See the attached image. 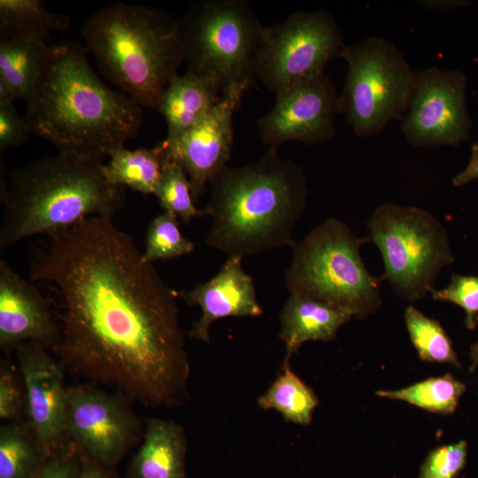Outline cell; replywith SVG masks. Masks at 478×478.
<instances>
[{
  "mask_svg": "<svg viewBox=\"0 0 478 478\" xmlns=\"http://www.w3.org/2000/svg\"><path fill=\"white\" fill-rule=\"evenodd\" d=\"M49 237L33 254L30 278L58 296L60 338L51 351L61 363L146 406L185 403L190 365L178 292L133 237L107 217Z\"/></svg>",
  "mask_w": 478,
  "mask_h": 478,
  "instance_id": "cell-1",
  "label": "cell"
},
{
  "mask_svg": "<svg viewBox=\"0 0 478 478\" xmlns=\"http://www.w3.org/2000/svg\"><path fill=\"white\" fill-rule=\"evenodd\" d=\"M76 42L50 46L38 82L26 101L30 133L60 154L102 162L134 138L143 122L142 106L106 86Z\"/></svg>",
  "mask_w": 478,
  "mask_h": 478,
  "instance_id": "cell-2",
  "label": "cell"
},
{
  "mask_svg": "<svg viewBox=\"0 0 478 478\" xmlns=\"http://www.w3.org/2000/svg\"><path fill=\"white\" fill-rule=\"evenodd\" d=\"M206 244L243 258L296 243L294 227L307 201L303 169L277 148L257 161L221 170L210 182Z\"/></svg>",
  "mask_w": 478,
  "mask_h": 478,
  "instance_id": "cell-3",
  "label": "cell"
},
{
  "mask_svg": "<svg viewBox=\"0 0 478 478\" xmlns=\"http://www.w3.org/2000/svg\"><path fill=\"white\" fill-rule=\"evenodd\" d=\"M104 163L58 153L12 171L1 180V251L36 235L49 236L90 217L113 218L125 188L109 182Z\"/></svg>",
  "mask_w": 478,
  "mask_h": 478,
  "instance_id": "cell-4",
  "label": "cell"
},
{
  "mask_svg": "<svg viewBox=\"0 0 478 478\" xmlns=\"http://www.w3.org/2000/svg\"><path fill=\"white\" fill-rule=\"evenodd\" d=\"M81 34L102 74L142 107L157 110L184 62L179 19L164 9L115 3L88 18Z\"/></svg>",
  "mask_w": 478,
  "mask_h": 478,
  "instance_id": "cell-5",
  "label": "cell"
},
{
  "mask_svg": "<svg viewBox=\"0 0 478 478\" xmlns=\"http://www.w3.org/2000/svg\"><path fill=\"white\" fill-rule=\"evenodd\" d=\"M187 70L243 96L258 79L264 30L244 0H202L179 19Z\"/></svg>",
  "mask_w": 478,
  "mask_h": 478,
  "instance_id": "cell-6",
  "label": "cell"
},
{
  "mask_svg": "<svg viewBox=\"0 0 478 478\" xmlns=\"http://www.w3.org/2000/svg\"><path fill=\"white\" fill-rule=\"evenodd\" d=\"M370 239L358 237L336 218H328L292 248L286 273L290 295L323 300L364 319L382 305L380 284L366 269L360 248Z\"/></svg>",
  "mask_w": 478,
  "mask_h": 478,
  "instance_id": "cell-7",
  "label": "cell"
},
{
  "mask_svg": "<svg viewBox=\"0 0 478 478\" xmlns=\"http://www.w3.org/2000/svg\"><path fill=\"white\" fill-rule=\"evenodd\" d=\"M366 227L383 259V279L406 301L430 294L441 270L455 260L446 229L426 210L382 204Z\"/></svg>",
  "mask_w": 478,
  "mask_h": 478,
  "instance_id": "cell-8",
  "label": "cell"
},
{
  "mask_svg": "<svg viewBox=\"0 0 478 478\" xmlns=\"http://www.w3.org/2000/svg\"><path fill=\"white\" fill-rule=\"evenodd\" d=\"M339 58L348 65L339 112L358 137L380 134L405 114L415 73L390 42L373 36L344 46Z\"/></svg>",
  "mask_w": 478,
  "mask_h": 478,
  "instance_id": "cell-9",
  "label": "cell"
},
{
  "mask_svg": "<svg viewBox=\"0 0 478 478\" xmlns=\"http://www.w3.org/2000/svg\"><path fill=\"white\" fill-rule=\"evenodd\" d=\"M345 45L335 18L326 11L297 12L265 27L258 79L276 92L324 73Z\"/></svg>",
  "mask_w": 478,
  "mask_h": 478,
  "instance_id": "cell-10",
  "label": "cell"
},
{
  "mask_svg": "<svg viewBox=\"0 0 478 478\" xmlns=\"http://www.w3.org/2000/svg\"><path fill=\"white\" fill-rule=\"evenodd\" d=\"M127 399L94 383L67 387V436L79 452L111 468L120 461L142 435Z\"/></svg>",
  "mask_w": 478,
  "mask_h": 478,
  "instance_id": "cell-11",
  "label": "cell"
},
{
  "mask_svg": "<svg viewBox=\"0 0 478 478\" xmlns=\"http://www.w3.org/2000/svg\"><path fill=\"white\" fill-rule=\"evenodd\" d=\"M466 78L459 70L426 68L415 73L401 131L415 147L458 146L470 137Z\"/></svg>",
  "mask_w": 478,
  "mask_h": 478,
  "instance_id": "cell-12",
  "label": "cell"
},
{
  "mask_svg": "<svg viewBox=\"0 0 478 478\" xmlns=\"http://www.w3.org/2000/svg\"><path fill=\"white\" fill-rule=\"evenodd\" d=\"M274 94L273 108L257 122L259 138L269 148L290 141L319 144L334 138L338 96L324 73Z\"/></svg>",
  "mask_w": 478,
  "mask_h": 478,
  "instance_id": "cell-13",
  "label": "cell"
},
{
  "mask_svg": "<svg viewBox=\"0 0 478 478\" xmlns=\"http://www.w3.org/2000/svg\"><path fill=\"white\" fill-rule=\"evenodd\" d=\"M36 343L16 348L24 385L31 428L37 443L50 458L66 449L71 442L66 429L67 387L64 365Z\"/></svg>",
  "mask_w": 478,
  "mask_h": 478,
  "instance_id": "cell-14",
  "label": "cell"
},
{
  "mask_svg": "<svg viewBox=\"0 0 478 478\" xmlns=\"http://www.w3.org/2000/svg\"><path fill=\"white\" fill-rule=\"evenodd\" d=\"M243 97L237 93L222 95L221 101L193 127L161 143L165 158L185 171L194 199L227 166L234 142L233 116Z\"/></svg>",
  "mask_w": 478,
  "mask_h": 478,
  "instance_id": "cell-15",
  "label": "cell"
},
{
  "mask_svg": "<svg viewBox=\"0 0 478 478\" xmlns=\"http://www.w3.org/2000/svg\"><path fill=\"white\" fill-rule=\"evenodd\" d=\"M60 328L50 305L40 290L0 260V345L16 349L36 343L52 350Z\"/></svg>",
  "mask_w": 478,
  "mask_h": 478,
  "instance_id": "cell-16",
  "label": "cell"
},
{
  "mask_svg": "<svg viewBox=\"0 0 478 478\" xmlns=\"http://www.w3.org/2000/svg\"><path fill=\"white\" fill-rule=\"evenodd\" d=\"M241 257H228L219 272L190 290L178 292L188 305H198L202 314L193 323L189 337L210 342L212 323L227 317H258L263 308L256 296L253 278L242 266Z\"/></svg>",
  "mask_w": 478,
  "mask_h": 478,
  "instance_id": "cell-17",
  "label": "cell"
},
{
  "mask_svg": "<svg viewBox=\"0 0 478 478\" xmlns=\"http://www.w3.org/2000/svg\"><path fill=\"white\" fill-rule=\"evenodd\" d=\"M352 317L351 312L334 304L290 295L280 313V338L286 349L284 361H289L305 342L333 340Z\"/></svg>",
  "mask_w": 478,
  "mask_h": 478,
  "instance_id": "cell-18",
  "label": "cell"
},
{
  "mask_svg": "<svg viewBox=\"0 0 478 478\" xmlns=\"http://www.w3.org/2000/svg\"><path fill=\"white\" fill-rule=\"evenodd\" d=\"M187 440L176 421L159 418L145 420L143 442L129 463L127 478H188Z\"/></svg>",
  "mask_w": 478,
  "mask_h": 478,
  "instance_id": "cell-19",
  "label": "cell"
},
{
  "mask_svg": "<svg viewBox=\"0 0 478 478\" xmlns=\"http://www.w3.org/2000/svg\"><path fill=\"white\" fill-rule=\"evenodd\" d=\"M221 99L222 92L213 81L188 70L176 75L157 108L166 122V140H173L193 127Z\"/></svg>",
  "mask_w": 478,
  "mask_h": 478,
  "instance_id": "cell-20",
  "label": "cell"
},
{
  "mask_svg": "<svg viewBox=\"0 0 478 478\" xmlns=\"http://www.w3.org/2000/svg\"><path fill=\"white\" fill-rule=\"evenodd\" d=\"M33 35L0 37V81L25 102L35 89L48 60L50 46Z\"/></svg>",
  "mask_w": 478,
  "mask_h": 478,
  "instance_id": "cell-21",
  "label": "cell"
},
{
  "mask_svg": "<svg viewBox=\"0 0 478 478\" xmlns=\"http://www.w3.org/2000/svg\"><path fill=\"white\" fill-rule=\"evenodd\" d=\"M103 164L106 180L113 185L128 187L142 194H154L164 165L162 143L153 148L127 150L120 147Z\"/></svg>",
  "mask_w": 478,
  "mask_h": 478,
  "instance_id": "cell-22",
  "label": "cell"
},
{
  "mask_svg": "<svg viewBox=\"0 0 478 478\" xmlns=\"http://www.w3.org/2000/svg\"><path fill=\"white\" fill-rule=\"evenodd\" d=\"M257 403L263 410L278 412L286 421L307 426L319 399L312 388L291 370L289 361H283L281 373Z\"/></svg>",
  "mask_w": 478,
  "mask_h": 478,
  "instance_id": "cell-23",
  "label": "cell"
},
{
  "mask_svg": "<svg viewBox=\"0 0 478 478\" xmlns=\"http://www.w3.org/2000/svg\"><path fill=\"white\" fill-rule=\"evenodd\" d=\"M48 459L28 425L0 427V478H35Z\"/></svg>",
  "mask_w": 478,
  "mask_h": 478,
  "instance_id": "cell-24",
  "label": "cell"
},
{
  "mask_svg": "<svg viewBox=\"0 0 478 478\" xmlns=\"http://www.w3.org/2000/svg\"><path fill=\"white\" fill-rule=\"evenodd\" d=\"M70 19L47 10L41 0H1L0 37L33 35L48 40L50 32L69 29Z\"/></svg>",
  "mask_w": 478,
  "mask_h": 478,
  "instance_id": "cell-25",
  "label": "cell"
},
{
  "mask_svg": "<svg viewBox=\"0 0 478 478\" xmlns=\"http://www.w3.org/2000/svg\"><path fill=\"white\" fill-rule=\"evenodd\" d=\"M466 385L451 374L432 377L396 390H378L379 397L401 400L426 411L443 415L451 414L466 391Z\"/></svg>",
  "mask_w": 478,
  "mask_h": 478,
  "instance_id": "cell-26",
  "label": "cell"
},
{
  "mask_svg": "<svg viewBox=\"0 0 478 478\" xmlns=\"http://www.w3.org/2000/svg\"><path fill=\"white\" fill-rule=\"evenodd\" d=\"M404 316L410 339L421 360L460 367L451 340L440 322L412 305L406 308Z\"/></svg>",
  "mask_w": 478,
  "mask_h": 478,
  "instance_id": "cell-27",
  "label": "cell"
},
{
  "mask_svg": "<svg viewBox=\"0 0 478 478\" xmlns=\"http://www.w3.org/2000/svg\"><path fill=\"white\" fill-rule=\"evenodd\" d=\"M153 195L164 211L173 212L184 223H189L195 217L204 216L203 209L198 210L194 205L192 187L185 171L179 164L166 159L165 156Z\"/></svg>",
  "mask_w": 478,
  "mask_h": 478,
  "instance_id": "cell-28",
  "label": "cell"
},
{
  "mask_svg": "<svg viewBox=\"0 0 478 478\" xmlns=\"http://www.w3.org/2000/svg\"><path fill=\"white\" fill-rule=\"evenodd\" d=\"M195 244L180 231L178 217L164 211L150 222L145 235V261L167 260L190 253Z\"/></svg>",
  "mask_w": 478,
  "mask_h": 478,
  "instance_id": "cell-29",
  "label": "cell"
},
{
  "mask_svg": "<svg viewBox=\"0 0 478 478\" xmlns=\"http://www.w3.org/2000/svg\"><path fill=\"white\" fill-rule=\"evenodd\" d=\"M436 301L457 305L465 312V325L469 330L478 326V276L453 274L450 283L442 289H434Z\"/></svg>",
  "mask_w": 478,
  "mask_h": 478,
  "instance_id": "cell-30",
  "label": "cell"
},
{
  "mask_svg": "<svg viewBox=\"0 0 478 478\" xmlns=\"http://www.w3.org/2000/svg\"><path fill=\"white\" fill-rule=\"evenodd\" d=\"M466 457L464 440L436 447L422 463L418 478H456L465 467Z\"/></svg>",
  "mask_w": 478,
  "mask_h": 478,
  "instance_id": "cell-31",
  "label": "cell"
},
{
  "mask_svg": "<svg viewBox=\"0 0 478 478\" xmlns=\"http://www.w3.org/2000/svg\"><path fill=\"white\" fill-rule=\"evenodd\" d=\"M26 408L25 392L16 375L7 366L0 371V418L4 420L17 419Z\"/></svg>",
  "mask_w": 478,
  "mask_h": 478,
  "instance_id": "cell-32",
  "label": "cell"
},
{
  "mask_svg": "<svg viewBox=\"0 0 478 478\" xmlns=\"http://www.w3.org/2000/svg\"><path fill=\"white\" fill-rule=\"evenodd\" d=\"M29 133L24 117L19 116L13 104H0V154L25 143Z\"/></svg>",
  "mask_w": 478,
  "mask_h": 478,
  "instance_id": "cell-33",
  "label": "cell"
},
{
  "mask_svg": "<svg viewBox=\"0 0 478 478\" xmlns=\"http://www.w3.org/2000/svg\"><path fill=\"white\" fill-rule=\"evenodd\" d=\"M81 466V455L71 444L48 459L35 478H77Z\"/></svg>",
  "mask_w": 478,
  "mask_h": 478,
  "instance_id": "cell-34",
  "label": "cell"
},
{
  "mask_svg": "<svg viewBox=\"0 0 478 478\" xmlns=\"http://www.w3.org/2000/svg\"><path fill=\"white\" fill-rule=\"evenodd\" d=\"M81 466L77 478H117L113 468L107 467L80 452Z\"/></svg>",
  "mask_w": 478,
  "mask_h": 478,
  "instance_id": "cell-35",
  "label": "cell"
},
{
  "mask_svg": "<svg viewBox=\"0 0 478 478\" xmlns=\"http://www.w3.org/2000/svg\"><path fill=\"white\" fill-rule=\"evenodd\" d=\"M476 180H478V141L471 148L467 166L455 175L451 181L455 187H461Z\"/></svg>",
  "mask_w": 478,
  "mask_h": 478,
  "instance_id": "cell-36",
  "label": "cell"
},
{
  "mask_svg": "<svg viewBox=\"0 0 478 478\" xmlns=\"http://www.w3.org/2000/svg\"><path fill=\"white\" fill-rule=\"evenodd\" d=\"M423 7L433 11H448L460 6H466L470 1L466 0H423L418 1Z\"/></svg>",
  "mask_w": 478,
  "mask_h": 478,
  "instance_id": "cell-37",
  "label": "cell"
},
{
  "mask_svg": "<svg viewBox=\"0 0 478 478\" xmlns=\"http://www.w3.org/2000/svg\"><path fill=\"white\" fill-rule=\"evenodd\" d=\"M16 99L13 91L0 81V104H13Z\"/></svg>",
  "mask_w": 478,
  "mask_h": 478,
  "instance_id": "cell-38",
  "label": "cell"
},
{
  "mask_svg": "<svg viewBox=\"0 0 478 478\" xmlns=\"http://www.w3.org/2000/svg\"><path fill=\"white\" fill-rule=\"evenodd\" d=\"M470 358H471L470 372H473L478 366V341L471 346Z\"/></svg>",
  "mask_w": 478,
  "mask_h": 478,
  "instance_id": "cell-39",
  "label": "cell"
}]
</instances>
